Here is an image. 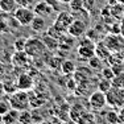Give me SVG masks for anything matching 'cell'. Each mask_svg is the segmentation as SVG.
Masks as SVG:
<instances>
[{"instance_id":"24","label":"cell","mask_w":124,"mask_h":124,"mask_svg":"<svg viewBox=\"0 0 124 124\" xmlns=\"http://www.w3.org/2000/svg\"><path fill=\"white\" fill-rule=\"evenodd\" d=\"M62 62H63V60L60 57H50V60L48 61V65L52 69H61Z\"/></svg>"},{"instance_id":"17","label":"cell","mask_w":124,"mask_h":124,"mask_svg":"<svg viewBox=\"0 0 124 124\" xmlns=\"http://www.w3.org/2000/svg\"><path fill=\"white\" fill-rule=\"evenodd\" d=\"M75 70H77V66H75L74 62L70 61V60H63V62H62V65H61L62 74L71 75V74H74V73H75Z\"/></svg>"},{"instance_id":"36","label":"cell","mask_w":124,"mask_h":124,"mask_svg":"<svg viewBox=\"0 0 124 124\" xmlns=\"http://www.w3.org/2000/svg\"><path fill=\"white\" fill-rule=\"evenodd\" d=\"M117 3H122V4H124V0H117Z\"/></svg>"},{"instance_id":"25","label":"cell","mask_w":124,"mask_h":124,"mask_svg":"<svg viewBox=\"0 0 124 124\" xmlns=\"http://www.w3.org/2000/svg\"><path fill=\"white\" fill-rule=\"evenodd\" d=\"M19 7H26V8H32L34 7V4L37 3V0H16Z\"/></svg>"},{"instance_id":"13","label":"cell","mask_w":124,"mask_h":124,"mask_svg":"<svg viewBox=\"0 0 124 124\" xmlns=\"http://www.w3.org/2000/svg\"><path fill=\"white\" fill-rule=\"evenodd\" d=\"M17 7L16 0H0V11L4 13H13Z\"/></svg>"},{"instance_id":"22","label":"cell","mask_w":124,"mask_h":124,"mask_svg":"<svg viewBox=\"0 0 124 124\" xmlns=\"http://www.w3.org/2000/svg\"><path fill=\"white\" fill-rule=\"evenodd\" d=\"M106 122H107V124H119L120 123L119 114L115 111H110L106 116Z\"/></svg>"},{"instance_id":"1","label":"cell","mask_w":124,"mask_h":124,"mask_svg":"<svg viewBox=\"0 0 124 124\" xmlns=\"http://www.w3.org/2000/svg\"><path fill=\"white\" fill-rule=\"evenodd\" d=\"M25 53L29 55L31 58H40L46 53V45L44 44V41L38 37H29L26 38V44H25Z\"/></svg>"},{"instance_id":"31","label":"cell","mask_w":124,"mask_h":124,"mask_svg":"<svg viewBox=\"0 0 124 124\" xmlns=\"http://www.w3.org/2000/svg\"><path fill=\"white\" fill-rule=\"evenodd\" d=\"M119 119H120V123H124V107H120V112H119Z\"/></svg>"},{"instance_id":"33","label":"cell","mask_w":124,"mask_h":124,"mask_svg":"<svg viewBox=\"0 0 124 124\" xmlns=\"http://www.w3.org/2000/svg\"><path fill=\"white\" fill-rule=\"evenodd\" d=\"M106 1H107L108 5H115L117 3V0H106Z\"/></svg>"},{"instance_id":"8","label":"cell","mask_w":124,"mask_h":124,"mask_svg":"<svg viewBox=\"0 0 124 124\" xmlns=\"http://www.w3.org/2000/svg\"><path fill=\"white\" fill-rule=\"evenodd\" d=\"M106 98H107V104H110L114 108H120L123 107V99H122V90L114 87L110 91L106 93Z\"/></svg>"},{"instance_id":"18","label":"cell","mask_w":124,"mask_h":124,"mask_svg":"<svg viewBox=\"0 0 124 124\" xmlns=\"http://www.w3.org/2000/svg\"><path fill=\"white\" fill-rule=\"evenodd\" d=\"M69 9H70V12L74 15V16L77 13L82 12V11L85 9L83 0H71V1L69 3Z\"/></svg>"},{"instance_id":"29","label":"cell","mask_w":124,"mask_h":124,"mask_svg":"<svg viewBox=\"0 0 124 124\" xmlns=\"http://www.w3.org/2000/svg\"><path fill=\"white\" fill-rule=\"evenodd\" d=\"M46 1L49 3L50 4V7L53 8V9H54V12H60L61 11V1L60 0H46Z\"/></svg>"},{"instance_id":"3","label":"cell","mask_w":124,"mask_h":124,"mask_svg":"<svg viewBox=\"0 0 124 124\" xmlns=\"http://www.w3.org/2000/svg\"><path fill=\"white\" fill-rule=\"evenodd\" d=\"M34 16V11L32 8H26V7H17L16 11L13 12V17L17 23L21 26H29L31 23L33 21Z\"/></svg>"},{"instance_id":"11","label":"cell","mask_w":124,"mask_h":124,"mask_svg":"<svg viewBox=\"0 0 124 124\" xmlns=\"http://www.w3.org/2000/svg\"><path fill=\"white\" fill-rule=\"evenodd\" d=\"M16 87L19 88V90H24V91H28L31 90L32 87H33V79H32V77L29 74H21L17 78V85Z\"/></svg>"},{"instance_id":"14","label":"cell","mask_w":124,"mask_h":124,"mask_svg":"<svg viewBox=\"0 0 124 124\" xmlns=\"http://www.w3.org/2000/svg\"><path fill=\"white\" fill-rule=\"evenodd\" d=\"M19 116H20V111L11 108L7 114L3 115V124H15V122H19Z\"/></svg>"},{"instance_id":"6","label":"cell","mask_w":124,"mask_h":124,"mask_svg":"<svg viewBox=\"0 0 124 124\" xmlns=\"http://www.w3.org/2000/svg\"><path fill=\"white\" fill-rule=\"evenodd\" d=\"M87 33V25L86 21L81 19H74V21L70 24L69 29H67V34L73 36L74 38H81L82 36Z\"/></svg>"},{"instance_id":"35","label":"cell","mask_w":124,"mask_h":124,"mask_svg":"<svg viewBox=\"0 0 124 124\" xmlns=\"http://www.w3.org/2000/svg\"><path fill=\"white\" fill-rule=\"evenodd\" d=\"M60 1H61V3H66V4H69L71 0H60Z\"/></svg>"},{"instance_id":"38","label":"cell","mask_w":124,"mask_h":124,"mask_svg":"<svg viewBox=\"0 0 124 124\" xmlns=\"http://www.w3.org/2000/svg\"><path fill=\"white\" fill-rule=\"evenodd\" d=\"M40 124H48V123H45V122H42V123H40Z\"/></svg>"},{"instance_id":"16","label":"cell","mask_w":124,"mask_h":124,"mask_svg":"<svg viewBox=\"0 0 124 124\" xmlns=\"http://www.w3.org/2000/svg\"><path fill=\"white\" fill-rule=\"evenodd\" d=\"M42 41H44V44L46 45L48 50H55V49L60 48V40H58V38L52 37L48 33H45L42 36Z\"/></svg>"},{"instance_id":"37","label":"cell","mask_w":124,"mask_h":124,"mask_svg":"<svg viewBox=\"0 0 124 124\" xmlns=\"http://www.w3.org/2000/svg\"><path fill=\"white\" fill-rule=\"evenodd\" d=\"M1 120H3V115L0 114V123H1Z\"/></svg>"},{"instance_id":"19","label":"cell","mask_w":124,"mask_h":124,"mask_svg":"<svg viewBox=\"0 0 124 124\" xmlns=\"http://www.w3.org/2000/svg\"><path fill=\"white\" fill-rule=\"evenodd\" d=\"M112 88V81L111 79H107V78H102L98 83V90L103 91V93H107Z\"/></svg>"},{"instance_id":"20","label":"cell","mask_w":124,"mask_h":124,"mask_svg":"<svg viewBox=\"0 0 124 124\" xmlns=\"http://www.w3.org/2000/svg\"><path fill=\"white\" fill-rule=\"evenodd\" d=\"M112 86L119 88V90H124V73L114 77V79H112Z\"/></svg>"},{"instance_id":"5","label":"cell","mask_w":124,"mask_h":124,"mask_svg":"<svg viewBox=\"0 0 124 124\" xmlns=\"http://www.w3.org/2000/svg\"><path fill=\"white\" fill-rule=\"evenodd\" d=\"M74 19H75V17H74V15H73V13L61 11V12H58L57 17H55V20H54V23H53V25H54L58 31H61L62 33H67V29H69L70 24L74 21Z\"/></svg>"},{"instance_id":"9","label":"cell","mask_w":124,"mask_h":124,"mask_svg":"<svg viewBox=\"0 0 124 124\" xmlns=\"http://www.w3.org/2000/svg\"><path fill=\"white\" fill-rule=\"evenodd\" d=\"M88 103H90V106H91L93 110H96V111L102 110V108L107 104L106 93H103V91H100V90L93 93L90 96H88Z\"/></svg>"},{"instance_id":"12","label":"cell","mask_w":124,"mask_h":124,"mask_svg":"<svg viewBox=\"0 0 124 124\" xmlns=\"http://www.w3.org/2000/svg\"><path fill=\"white\" fill-rule=\"evenodd\" d=\"M31 29L34 32H44L46 29V21H45V17L42 16H38V15H36L33 19V21L31 23Z\"/></svg>"},{"instance_id":"4","label":"cell","mask_w":124,"mask_h":124,"mask_svg":"<svg viewBox=\"0 0 124 124\" xmlns=\"http://www.w3.org/2000/svg\"><path fill=\"white\" fill-rule=\"evenodd\" d=\"M77 53H78L79 58L83 61H88L91 57H94L95 55V45L93 44V40L90 37H83L79 42Z\"/></svg>"},{"instance_id":"2","label":"cell","mask_w":124,"mask_h":124,"mask_svg":"<svg viewBox=\"0 0 124 124\" xmlns=\"http://www.w3.org/2000/svg\"><path fill=\"white\" fill-rule=\"evenodd\" d=\"M29 103H31V100H29V95L26 94V91H24V90L15 91L12 95H11V98H9L11 107L15 108V110H17V111H20V112L28 110Z\"/></svg>"},{"instance_id":"28","label":"cell","mask_w":124,"mask_h":124,"mask_svg":"<svg viewBox=\"0 0 124 124\" xmlns=\"http://www.w3.org/2000/svg\"><path fill=\"white\" fill-rule=\"evenodd\" d=\"M11 108L12 107H11V104H9V100H8V102H0V114L1 115L7 114Z\"/></svg>"},{"instance_id":"32","label":"cell","mask_w":124,"mask_h":124,"mask_svg":"<svg viewBox=\"0 0 124 124\" xmlns=\"http://www.w3.org/2000/svg\"><path fill=\"white\" fill-rule=\"evenodd\" d=\"M120 34L124 37V17L122 19V21H120Z\"/></svg>"},{"instance_id":"23","label":"cell","mask_w":124,"mask_h":124,"mask_svg":"<svg viewBox=\"0 0 124 124\" xmlns=\"http://www.w3.org/2000/svg\"><path fill=\"white\" fill-rule=\"evenodd\" d=\"M32 119H33V117H32V114L29 111H21L20 112V116H19V122L21 123V124H29L32 122Z\"/></svg>"},{"instance_id":"30","label":"cell","mask_w":124,"mask_h":124,"mask_svg":"<svg viewBox=\"0 0 124 124\" xmlns=\"http://www.w3.org/2000/svg\"><path fill=\"white\" fill-rule=\"evenodd\" d=\"M83 5L87 12H91L95 7V0H83Z\"/></svg>"},{"instance_id":"15","label":"cell","mask_w":124,"mask_h":124,"mask_svg":"<svg viewBox=\"0 0 124 124\" xmlns=\"http://www.w3.org/2000/svg\"><path fill=\"white\" fill-rule=\"evenodd\" d=\"M29 55L25 53V50H17V53L13 55V63L16 66H25L29 62Z\"/></svg>"},{"instance_id":"10","label":"cell","mask_w":124,"mask_h":124,"mask_svg":"<svg viewBox=\"0 0 124 124\" xmlns=\"http://www.w3.org/2000/svg\"><path fill=\"white\" fill-rule=\"evenodd\" d=\"M33 11L34 13L38 15V16H42V17H49L52 16L54 9L50 7V4L46 0H41V1H37L33 7Z\"/></svg>"},{"instance_id":"26","label":"cell","mask_w":124,"mask_h":124,"mask_svg":"<svg viewBox=\"0 0 124 124\" xmlns=\"http://www.w3.org/2000/svg\"><path fill=\"white\" fill-rule=\"evenodd\" d=\"M25 44H26V38L21 37V38H17L15 41V49L16 50H24L25 49Z\"/></svg>"},{"instance_id":"7","label":"cell","mask_w":124,"mask_h":124,"mask_svg":"<svg viewBox=\"0 0 124 124\" xmlns=\"http://www.w3.org/2000/svg\"><path fill=\"white\" fill-rule=\"evenodd\" d=\"M104 44L111 52H119L122 48H124V37L122 34H108L107 37L104 38Z\"/></svg>"},{"instance_id":"34","label":"cell","mask_w":124,"mask_h":124,"mask_svg":"<svg viewBox=\"0 0 124 124\" xmlns=\"http://www.w3.org/2000/svg\"><path fill=\"white\" fill-rule=\"evenodd\" d=\"M3 91H5L4 90V83H0V95L3 94Z\"/></svg>"},{"instance_id":"21","label":"cell","mask_w":124,"mask_h":124,"mask_svg":"<svg viewBox=\"0 0 124 124\" xmlns=\"http://www.w3.org/2000/svg\"><path fill=\"white\" fill-rule=\"evenodd\" d=\"M88 66L93 70H102V60L98 55H94L88 60Z\"/></svg>"},{"instance_id":"27","label":"cell","mask_w":124,"mask_h":124,"mask_svg":"<svg viewBox=\"0 0 124 124\" xmlns=\"http://www.w3.org/2000/svg\"><path fill=\"white\" fill-rule=\"evenodd\" d=\"M102 75H103V78H107V79H114V71H112V69L111 67H106V69H102Z\"/></svg>"}]
</instances>
